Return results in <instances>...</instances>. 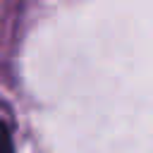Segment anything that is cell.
Wrapping results in <instances>:
<instances>
[{"mask_svg": "<svg viewBox=\"0 0 153 153\" xmlns=\"http://www.w3.org/2000/svg\"><path fill=\"white\" fill-rule=\"evenodd\" d=\"M0 153H14V146H12V136H10V129L7 124L0 120Z\"/></svg>", "mask_w": 153, "mask_h": 153, "instance_id": "obj_1", "label": "cell"}]
</instances>
